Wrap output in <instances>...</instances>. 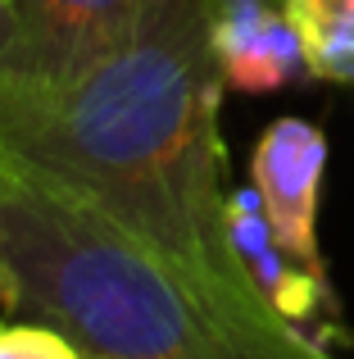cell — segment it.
I'll return each mask as SVG.
<instances>
[{
  "mask_svg": "<svg viewBox=\"0 0 354 359\" xmlns=\"http://www.w3.org/2000/svg\"><path fill=\"white\" fill-rule=\"evenodd\" d=\"M327 168V137L309 118H277L264 128L250 155V182L268 210L277 241L300 269L327 282L318 250V191Z\"/></svg>",
  "mask_w": 354,
  "mask_h": 359,
  "instance_id": "277c9868",
  "label": "cell"
},
{
  "mask_svg": "<svg viewBox=\"0 0 354 359\" xmlns=\"http://www.w3.org/2000/svg\"><path fill=\"white\" fill-rule=\"evenodd\" d=\"M0 359H82V351L50 323H0Z\"/></svg>",
  "mask_w": 354,
  "mask_h": 359,
  "instance_id": "ba28073f",
  "label": "cell"
},
{
  "mask_svg": "<svg viewBox=\"0 0 354 359\" xmlns=\"http://www.w3.org/2000/svg\"><path fill=\"white\" fill-rule=\"evenodd\" d=\"M213 18L218 0H141L132 36L82 78L0 82V159L91 205L232 323L300 337L255 287L227 228Z\"/></svg>",
  "mask_w": 354,
  "mask_h": 359,
  "instance_id": "6da1fadb",
  "label": "cell"
},
{
  "mask_svg": "<svg viewBox=\"0 0 354 359\" xmlns=\"http://www.w3.org/2000/svg\"><path fill=\"white\" fill-rule=\"evenodd\" d=\"M141 0H5L0 82H73L132 36Z\"/></svg>",
  "mask_w": 354,
  "mask_h": 359,
  "instance_id": "3957f363",
  "label": "cell"
},
{
  "mask_svg": "<svg viewBox=\"0 0 354 359\" xmlns=\"http://www.w3.org/2000/svg\"><path fill=\"white\" fill-rule=\"evenodd\" d=\"M227 228H232L241 264L250 269V278L264 291V300L277 309V318H286L300 337H309V341L323 346V337L332 332V314H337L332 287L286 255V245L277 241L273 223H268V210H264V201H259L255 182L232 187Z\"/></svg>",
  "mask_w": 354,
  "mask_h": 359,
  "instance_id": "5b68a950",
  "label": "cell"
},
{
  "mask_svg": "<svg viewBox=\"0 0 354 359\" xmlns=\"http://www.w3.org/2000/svg\"><path fill=\"white\" fill-rule=\"evenodd\" d=\"M0 309L14 314V273L5 269V259H0Z\"/></svg>",
  "mask_w": 354,
  "mask_h": 359,
  "instance_id": "9c48e42d",
  "label": "cell"
},
{
  "mask_svg": "<svg viewBox=\"0 0 354 359\" xmlns=\"http://www.w3.org/2000/svg\"><path fill=\"white\" fill-rule=\"evenodd\" d=\"M0 18H5V0H0Z\"/></svg>",
  "mask_w": 354,
  "mask_h": 359,
  "instance_id": "30bf717a",
  "label": "cell"
},
{
  "mask_svg": "<svg viewBox=\"0 0 354 359\" xmlns=\"http://www.w3.org/2000/svg\"><path fill=\"white\" fill-rule=\"evenodd\" d=\"M277 5H286V0H277Z\"/></svg>",
  "mask_w": 354,
  "mask_h": 359,
  "instance_id": "8fae6325",
  "label": "cell"
},
{
  "mask_svg": "<svg viewBox=\"0 0 354 359\" xmlns=\"http://www.w3.org/2000/svg\"><path fill=\"white\" fill-rule=\"evenodd\" d=\"M309 78L354 82V0H286Z\"/></svg>",
  "mask_w": 354,
  "mask_h": 359,
  "instance_id": "52a82bcc",
  "label": "cell"
},
{
  "mask_svg": "<svg viewBox=\"0 0 354 359\" xmlns=\"http://www.w3.org/2000/svg\"><path fill=\"white\" fill-rule=\"evenodd\" d=\"M0 259L14 273V318L59 327L82 359H337L304 337L232 323L160 255L9 159Z\"/></svg>",
  "mask_w": 354,
  "mask_h": 359,
  "instance_id": "7a4b0ae2",
  "label": "cell"
},
{
  "mask_svg": "<svg viewBox=\"0 0 354 359\" xmlns=\"http://www.w3.org/2000/svg\"><path fill=\"white\" fill-rule=\"evenodd\" d=\"M213 50L227 91L241 96H268L309 78L300 32L277 0H218Z\"/></svg>",
  "mask_w": 354,
  "mask_h": 359,
  "instance_id": "8992f818",
  "label": "cell"
}]
</instances>
